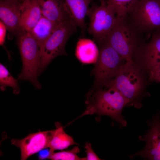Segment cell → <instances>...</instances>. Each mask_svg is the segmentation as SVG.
Masks as SVG:
<instances>
[{
  "label": "cell",
  "instance_id": "cb8c5ba5",
  "mask_svg": "<svg viewBox=\"0 0 160 160\" xmlns=\"http://www.w3.org/2000/svg\"><path fill=\"white\" fill-rule=\"evenodd\" d=\"M7 30L6 26L4 23L0 20V45L4 47V43Z\"/></svg>",
  "mask_w": 160,
  "mask_h": 160
},
{
  "label": "cell",
  "instance_id": "7c38bea8",
  "mask_svg": "<svg viewBox=\"0 0 160 160\" xmlns=\"http://www.w3.org/2000/svg\"><path fill=\"white\" fill-rule=\"evenodd\" d=\"M43 16L57 23L73 21L64 0H37Z\"/></svg>",
  "mask_w": 160,
  "mask_h": 160
},
{
  "label": "cell",
  "instance_id": "ac0fdd59",
  "mask_svg": "<svg viewBox=\"0 0 160 160\" xmlns=\"http://www.w3.org/2000/svg\"><path fill=\"white\" fill-rule=\"evenodd\" d=\"M57 23L41 16L35 26L29 32L40 47L52 33Z\"/></svg>",
  "mask_w": 160,
  "mask_h": 160
},
{
  "label": "cell",
  "instance_id": "9c48e42d",
  "mask_svg": "<svg viewBox=\"0 0 160 160\" xmlns=\"http://www.w3.org/2000/svg\"><path fill=\"white\" fill-rule=\"evenodd\" d=\"M146 123L150 128L144 135L138 137L139 140L145 142L144 147L128 156L131 159L139 156L145 160H160V113H156Z\"/></svg>",
  "mask_w": 160,
  "mask_h": 160
},
{
  "label": "cell",
  "instance_id": "277c9868",
  "mask_svg": "<svg viewBox=\"0 0 160 160\" xmlns=\"http://www.w3.org/2000/svg\"><path fill=\"white\" fill-rule=\"evenodd\" d=\"M126 15L144 35L160 32V0H137Z\"/></svg>",
  "mask_w": 160,
  "mask_h": 160
},
{
  "label": "cell",
  "instance_id": "3957f363",
  "mask_svg": "<svg viewBox=\"0 0 160 160\" xmlns=\"http://www.w3.org/2000/svg\"><path fill=\"white\" fill-rule=\"evenodd\" d=\"M17 39L23 64L18 79L28 81L36 89H41V85L37 79L40 74L41 67V54L39 44L30 33L24 30Z\"/></svg>",
  "mask_w": 160,
  "mask_h": 160
},
{
  "label": "cell",
  "instance_id": "8992f818",
  "mask_svg": "<svg viewBox=\"0 0 160 160\" xmlns=\"http://www.w3.org/2000/svg\"><path fill=\"white\" fill-rule=\"evenodd\" d=\"M77 26L73 21L59 23L52 34L40 46V73L57 57L67 55L65 46L71 36L77 31Z\"/></svg>",
  "mask_w": 160,
  "mask_h": 160
},
{
  "label": "cell",
  "instance_id": "e0dca14e",
  "mask_svg": "<svg viewBox=\"0 0 160 160\" xmlns=\"http://www.w3.org/2000/svg\"><path fill=\"white\" fill-rule=\"evenodd\" d=\"M55 129L53 130L52 134L48 146V148L52 151L55 150H62L69 146L77 144L71 136L64 131L60 123H55Z\"/></svg>",
  "mask_w": 160,
  "mask_h": 160
},
{
  "label": "cell",
  "instance_id": "4fadbf2b",
  "mask_svg": "<svg viewBox=\"0 0 160 160\" xmlns=\"http://www.w3.org/2000/svg\"><path fill=\"white\" fill-rule=\"evenodd\" d=\"M151 37L149 42L139 47L134 57L142 59L150 70L160 64V32L153 33Z\"/></svg>",
  "mask_w": 160,
  "mask_h": 160
},
{
  "label": "cell",
  "instance_id": "6da1fadb",
  "mask_svg": "<svg viewBox=\"0 0 160 160\" xmlns=\"http://www.w3.org/2000/svg\"><path fill=\"white\" fill-rule=\"evenodd\" d=\"M87 108L85 111L76 119L87 115L97 114L96 120L106 115L111 117L119 124L120 128L127 125L121 115L124 107L127 106L129 100L117 89L112 88H101L89 91L86 95Z\"/></svg>",
  "mask_w": 160,
  "mask_h": 160
},
{
  "label": "cell",
  "instance_id": "52a82bcc",
  "mask_svg": "<svg viewBox=\"0 0 160 160\" xmlns=\"http://www.w3.org/2000/svg\"><path fill=\"white\" fill-rule=\"evenodd\" d=\"M98 43L99 44V54L92 71L95 81L91 91L101 88L106 82L116 76L122 65L121 63L123 60L106 41Z\"/></svg>",
  "mask_w": 160,
  "mask_h": 160
},
{
  "label": "cell",
  "instance_id": "ffe728a7",
  "mask_svg": "<svg viewBox=\"0 0 160 160\" xmlns=\"http://www.w3.org/2000/svg\"><path fill=\"white\" fill-rule=\"evenodd\" d=\"M137 0H107L117 17L126 15Z\"/></svg>",
  "mask_w": 160,
  "mask_h": 160
},
{
  "label": "cell",
  "instance_id": "7a4b0ae2",
  "mask_svg": "<svg viewBox=\"0 0 160 160\" xmlns=\"http://www.w3.org/2000/svg\"><path fill=\"white\" fill-rule=\"evenodd\" d=\"M108 36L105 40L126 61L133 60L144 44V35L131 23L127 15L117 17Z\"/></svg>",
  "mask_w": 160,
  "mask_h": 160
},
{
  "label": "cell",
  "instance_id": "44dd1931",
  "mask_svg": "<svg viewBox=\"0 0 160 160\" xmlns=\"http://www.w3.org/2000/svg\"><path fill=\"white\" fill-rule=\"evenodd\" d=\"M78 146H75L71 150L53 153L49 159L52 160H86V157L81 158L77 154L80 152Z\"/></svg>",
  "mask_w": 160,
  "mask_h": 160
},
{
  "label": "cell",
  "instance_id": "ba28073f",
  "mask_svg": "<svg viewBox=\"0 0 160 160\" xmlns=\"http://www.w3.org/2000/svg\"><path fill=\"white\" fill-rule=\"evenodd\" d=\"M87 15L89 19L87 31L94 41L98 43L105 40L117 19L113 8L108 4L98 6L93 4L89 8Z\"/></svg>",
  "mask_w": 160,
  "mask_h": 160
},
{
  "label": "cell",
  "instance_id": "603a6c76",
  "mask_svg": "<svg viewBox=\"0 0 160 160\" xmlns=\"http://www.w3.org/2000/svg\"><path fill=\"white\" fill-rule=\"evenodd\" d=\"M85 148L87 153L86 160H100V159L95 153L92 148L90 143L87 142Z\"/></svg>",
  "mask_w": 160,
  "mask_h": 160
},
{
  "label": "cell",
  "instance_id": "5bb4252c",
  "mask_svg": "<svg viewBox=\"0 0 160 160\" xmlns=\"http://www.w3.org/2000/svg\"><path fill=\"white\" fill-rule=\"evenodd\" d=\"M20 25L29 32L36 25L42 16L37 0H23L20 7Z\"/></svg>",
  "mask_w": 160,
  "mask_h": 160
},
{
  "label": "cell",
  "instance_id": "30bf717a",
  "mask_svg": "<svg viewBox=\"0 0 160 160\" xmlns=\"http://www.w3.org/2000/svg\"><path fill=\"white\" fill-rule=\"evenodd\" d=\"M53 130L31 133L21 139H13L12 144L20 149L21 159L26 160L32 155L48 148Z\"/></svg>",
  "mask_w": 160,
  "mask_h": 160
},
{
  "label": "cell",
  "instance_id": "9a60e30c",
  "mask_svg": "<svg viewBox=\"0 0 160 160\" xmlns=\"http://www.w3.org/2000/svg\"><path fill=\"white\" fill-rule=\"evenodd\" d=\"M92 0H64L77 27H79L82 37H84L87 29L85 18L89 9V6Z\"/></svg>",
  "mask_w": 160,
  "mask_h": 160
},
{
  "label": "cell",
  "instance_id": "7402d4cb",
  "mask_svg": "<svg viewBox=\"0 0 160 160\" xmlns=\"http://www.w3.org/2000/svg\"><path fill=\"white\" fill-rule=\"evenodd\" d=\"M149 75L150 80L160 83V64L150 69Z\"/></svg>",
  "mask_w": 160,
  "mask_h": 160
},
{
  "label": "cell",
  "instance_id": "5b68a950",
  "mask_svg": "<svg viewBox=\"0 0 160 160\" xmlns=\"http://www.w3.org/2000/svg\"><path fill=\"white\" fill-rule=\"evenodd\" d=\"M143 83L140 68L132 60L122 65L115 78L107 81L103 86L117 89L129 100L128 105L132 103L138 108L136 101L140 95Z\"/></svg>",
  "mask_w": 160,
  "mask_h": 160
},
{
  "label": "cell",
  "instance_id": "d6986e66",
  "mask_svg": "<svg viewBox=\"0 0 160 160\" xmlns=\"http://www.w3.org/2000/svg\"><path fill=\"white\" fill-rule=\"evenodd\" d=\"M9 86L13 89V93L15 95L19 94L20 88L17 80L10 74L7 68L3 65L0 64V88L1 91L6 90L7 87Z\"/></svg>",
  "mask_w": 160,
  "mask_h": 160
},
{
  "label": "cell",
  "instance_id": "2e32d148",
  "mask_svg": "<svg viewBox=\"0 0 160 160\" xmlns=\"http://www.w3.org/2000/svg\"><path fill=\"white\" fill-rule=\"evenodd\" d=\"M99 54L97 46L92 40L82 37L76 44L75 55L77 58L84 64H95Z\"/></svg>",
  "mask_w": 160,
  "mask_h": 160
},
{
  "label": "cell",
  "instance_id": "8fae6325",
  "mask_svg": "<svg viewBox=\"0 0 160 160\" xmlns=\"http://www.w3.org/2000/svg\"><path fill=\"white\" fill-rule=\"evenodd\" d=\"M23 0H0V18L9 32V38H17L22 32L19 23Z\"/></svg>",
  "mask_w": 160,
  "mask_h": 160
},
{
  "label": "cell",
  "instance_id": "d4e9b609",
  "mask_svg": "<svg viewBox=\"0 0 160 160\" xmlns=\"http://www.w3.org/2000/svg\"><path fill=\"white\" fill-rule=\"evenodd\" d=\"M47 148H44L39 152L38 157L39 159H49L51 155L54 152L49 148V149Z\"/></svg>",
  "mask_w": 160,
  "mask_h": 160
},
{
  "label": "cell",
  "instance_id": "484cf974",
  "mask_svg": "<svg viewBox=\"0 0 160 160\" xmlns=\"http://www.w3.org/2000/svg\"><path fill=\"white\" fill-rule=\"evenodd\" d=\"M100 2L101 5H106L108 4L107 0H98Z\"/></svg>",
  "mask_w": 160,
  "mask_h": 160
}]
</instances>
